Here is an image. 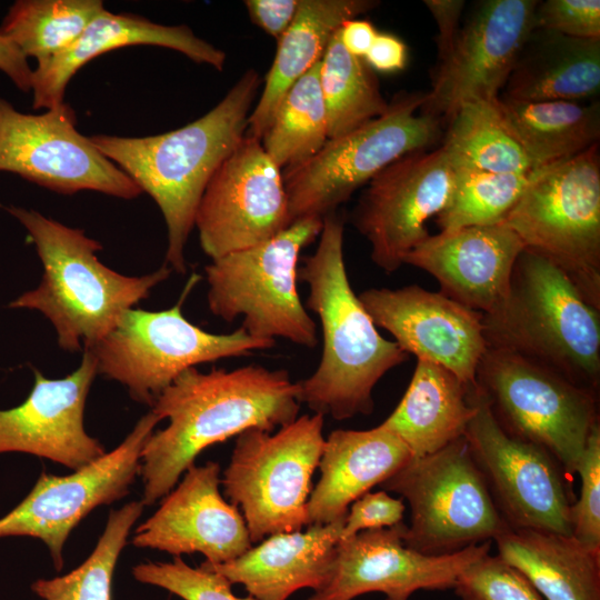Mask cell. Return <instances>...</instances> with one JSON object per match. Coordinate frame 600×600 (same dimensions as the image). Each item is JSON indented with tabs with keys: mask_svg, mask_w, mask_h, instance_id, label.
I'll use <instances>...</instances> for the list:
<instances>
[{
	"mask_svg": "<svg viewBox=\"0 0 600 600\" xmlns=\"http://www.w3.org/2000/svg\"><path fill=\"white\" fill-rule=\"evenodd\" d=\"M300 386L284 369L249 364L233 370L196 367L179 374L151 412L168 426L152 432L141 452V502L166 497L208 447L250 428L272 432L298 418Z\"/></svg>",
	"mask_w": 600,
	"mask_h": 600,
	"instance_id": "1",
	"label": "cell"
},
{
	"mask_svg": "<svg viewBox=\"0 0 600 600\" xmlns=\"http://www.w3.org/2000/svg\"><path fill=\"white\" fill-rule=\"evenodd\" d=\"M260 84L258 71L247 70L204 116L161 134L90 137L158 204L168 231L166 264L178 273L187 271L184 249L202 194L246 136Z\"/></svg>",
	"mask_w": 600,
	"mask_h": 600,
	"instance_id": "2",
	"label": "cell"
},
{
	"mask_svg": "<svg viewBox=\"0 0 600 600\" xmlns=\"http://www.w3.org/2000/svg\"><path fill=\"white\" fill-rule=\"evenodd\" d=\"M343 236V218L337 211L326 216L318 247L298 269V279L309 289L304 307L318 316L323 341L318 368L299 381L300 402L336 420L370 414L373 388L408 357L379 333L352 290Z\"/></svg>",
	"mask_w": 600,
	"mask_h": 600,
	"instance_id": "3",
	"label": "cell"
},
{
	"mask_svg": "<svg viewBox=\"0 0 600 600\" xmlns=\"http://www.w3.org/2000/svg\"><path fill=\"white\" fill-rule=\"evenodd\" d=\"M28 231L43 266L39 286L9 303L13 309L41 312L53 326L58 344L73 352L91 349L118 323L121 314L147 299L169 278L171 268L141 276H123L97 257L100 242L82 229L71 228L40 212L10 207Z\"/></svg>",
	"mask_w": 600,
	"mask_h": 600,
	"instance_id": "4",
	"label": "cell"
},
{
	"mask_svg": "<svg viewBox=\"0 0 600 600\" xmlns=\"http://www.w3.org/2000/svg\"><path fill=\"white\" fill-rule=\"evenodd\" d=\"M481 321L487 348L514 353L598 392L600 309L549 260L523 249L506 298Z\"/></svg>",
	"mask_w": 600,
	"mask_h": 600,
	"instance_id": "5",
	"label": "cell"
},
{
	"mask_svg": "<svg viewBox=\"0 0 600 600\" xmlns=\"http://www.w3.org/2000/svg\"><path fill=\"white\" fill-rule=\"evenodd\" d=\"M322 223L303 218L263 242L211 260L204 268L209 310L227 322L242 317L241 328L253 338L314 348L317 324L297 280L301 250L319 238Z\"/></svg>",
	"mask_w": 600,
	"mask_h": 600,
	"instance_id": "6",
	"label": "cell"
},
{
	"mask_svg": "<svg viewBox=\"0 0 600 600\" xmlns=\"http://www.w3.org/2000/svg\"><path fill=\"white\" fill-rule=\"evenodd\" d=\"M502 223L600 309L599 143L540 168Z\"/></svg>",
	"mask_w": 600,
	"mask_h": 600,
	"instance_id": "7",
	"label": "cell"
},
{
	"mask_svg": "<svg viewBox=\"0 0 600 600\" xmlns=\"http://www.w3.org/2000/svg\"><path fill=\"white\" fill-rule=\"evenodd\" d=\"M426 92H399L378 118L324 146L302 164L282 171L291 223L323 219L401 157L437 147L443 123L422 112Z\"/></svg>",
	"mask_w": 600,
	"mask_h": 600,
	"instance_id": "8",
	"label": "cell"
},
{
	"mask_svg": "<svg viewBox=\"0 0 600 600\" xmlns=\"http://www.w3.org/2000/svg\"><path fill=\"white\" fill-rule=\"evenodd\" d=\"M320 413L304 414L270 432L250 428L237 436L221 484L239 507L251 542L308 526L311 478L323 451Z\"/></svg>",
	"mask_w": 600,
	"mask_h": 600,
	"instance_id": "9",
	"label": "cell"
},
{
	"mask_svg": "<svg viewBox=\"0 0 600 600\" xmlns=\"http://www.w3.org/2000/svg\"><path fill=\"white\" fill-rule=\"evenodd\" d=\"M492 414L509 436L538 446L576 472L599 423L597 391L514 353L487 348L476 373Z\"/></svg>",
	"mask_w": 600,
	"mask_h": 600,
	"instance_id": "10",
	"label": "cell"
},
{
	"mask_svg": "<svg viewBox=\"0 0 600 600\" xmlns=\"http://www.w3.org/2000/svg\"><path fill=\"white\" fill-rule=\"evenodd\" d=\"M379 487L408 501L411 518L403 542L424 554L459 552L508 529L464 436L433 453L412 457Z\"/></svg>",
	"mask_w": 600,
	"mask_h": 600,
	"instance_id": "11",
	"label": "cell"
},
{
	"mask_svg": "<svg viewBox=\"0 0 600 600\" xmlns=\"http://www.w3.org/2000/svg\"><path fill=\"white\" fill-rule=\"evenodd\" d=\"M182 300L161 311L126 310L116 327L87 349L96 358L98 373L123 384L133 400L152 407L187 369L276 343L253 338L241 327L230 333L204 331L183 316Z\"/></svg>",
	"mask_w": 600,
	"mask_h": 600,
	"instance_id": "12",
	"label": "cell"
},
{
	"mask_svg": "<svg viewBox=\"0 0 600 600\" xmlns=\"http://www.w3.org/2000/svg\"><path fill=\"white\" fill-rule=\"evenodd\" d=\"M66 102L40 114L23 113L0 97V171L53 192L89 190L130 200L139 186L77 129Z\"/></svg>",
	"mask_w": 600,
	"mask_h": 600,
	"instance_id": "13",
	"label": "cell"
},
{
	"mask_svg": "<svg viewBox=\"0 0 600 600\" xmlns=\"http://www.w3.org/2000/svg\"><path fill=\"white\" fill-rule=\"evenodd\" d=\"M470 398L477 411L464 438L504 523L572 536L562 467L542 448L506 433L478 386Z\"/></svg>",
	"mask_w": 600,
	"mask_h": 600,
	"instance_id": "14",
	"label": "cell"
},
{
	"mask_svg": "<svg viewBox=\"0 0 600 600\" xmlns=\"http://www.w3.org/2000/svg\"><path fill=\"white\" fill-rule=\"evenodd\" d=\"M160 419L151 411L112 451L73 473L42 472L28 496L0 518V538L33 537L49 549L57 570L62 550L79 522L99 506L122 499L141 470V452Z\"/></svg>",
	"mask_w": 600,
	"mask_h": 600,
	"instance_id": "15",
	"label": "cell"
},
{
	"mask_svg": "<svg viewBox=\"0 0 600 600\" xmlns=\"http://www.w3.org/2000/svg\"><path fill=\"white\" fill-rule=\"evenodd\" d=\"M456 172L453 161L439 144L401 157L366 184L351 220L368 240L377 267L394 272L429 236L426 223L448 203Z\"/></svg>",
	"mask_w": 600,
	"mask_h": 600,
	"instance_id": "16",
	"label": "cell"
},
{
	"mask_svg": "<svg viewBox=\"0 0 600 600\" xmlns=\"http://www.w3.org/2000/svg\"><path fill=\"white\" fill-rule=\"evenodd\" d=\"M291 224L282 170L244 136L210 179L194 227L211 259L263 242Z\"/></svg>",
	"mask_w": 600,
	"mask_h": 600,
	"instance_id": "17",
	"label": "cell"
},
{
	"mask_svg": "<svg viewBox=\"0 0 600 600\" xmlns=\"http://www.w3.org/2000/svg\"><path fill=\"white\" fill-rule=\"evenodd\" d=\"M537 0L478 2L439 61L421 111L444 123L464 103L496 101L533 30Z\"/></svg>",
	"mask_w": 600,
	"mask_h": 600,
	"instance_id": "18",
	"label": "cell"
},
{
	"mask_svg": "<svg viewBox=\"0 0 600 600\" xmlns=\"http://www.w3.org/2000/svg\"><path fill=\"white\" fill-rule=\"evenodd\" d=\"M404 529L400 522L340 539L327 580L307 600H353L369 592H381L386 600H409L418 590H447L491 548V541H486L429 556L404 544Z\"/></svg>",
	"mask_w": 600,
	"mask_h": 600,
	"instance_id": "19",
	"label": "cell"
},
{
	"mask_svg": "<svg viewBox=\"0 0 600 600\" xmlns=\"http://www.w3.org/2000/svg\"><path fill=\"white\" fill-rule=\"evenodd\" d=\"M358 297L376 327L391 333L407 354L442 366L469 388L477 387L487 350L481 312L417 284L370 288Z\"/></svg>",
	"mask_w": 600,
	"mask_h": 600,
	"instance_id": "20",
	"label": "cell"
},
{
	"mask_svg": "<svg viewBox=\"0 0 600 600\" xmlns=\"http://www.w3.org/2000/svg\"><path fill=\"white\" fill-rule=\"evenodd\" d=\"M97 361L84 350L79 367L61 379L34 369V383L26 400L0 410V454L22 452L60 463L73 471L106 453L84 429L83 418Z\"/></svg>",
	"mask_w": 600,
	"mask_h": 600,
	"instance_id": "21",
	"label": "cell"
},
{
	"mask_svg": "<svg viewBox=\"0 0 600 600\" xmlns=\"http://www.w3.org/2000/svg\"><path fill=\"white\" fill-rule=\"evenodd\" d=\"M220 466L192 464L160 508L136 530L133 546L174 557L202 553L206 562L231 561L252 547L242 513L220 493Z\"/></svg>",
	"mask_w": 600,
	"mask_h": 600,
	"instance_id": "22",
	"label": "cell"
},
{
	"mask_svg": "<svg viewBox=\"0 0 600 600\" xmlns=\"http://www.w3.org/2000/svg\"><path fill=\"white\" fill-rule=\"evenodd\" d=\"M524 246L504 223L471 226L429 234L404 258L433 276L440 292L481 313L506 298Z\"/></svg>",
	"mask_w": 600,
	"mask_h": 600,
	"instance_id": "23",
	"label": "cell"
},
{
	"mask_svg": "<svg viewBox=\"0 0 600 600\" xmlns=\"http://www.w3.org/2000/svg\"><path fill=\"white\" fill-rule=\"evenodd\" d=\"M137 44L176 50L218 71L226 62L223 50L197 37L186 24L164 26L140 16L103 9L69 47L32 69V108L49 110L60 106L70 79L81 67L103 53Z\"/></svg>",
	"mask_w": 600,
	"mask_h": 600,
	"instance_id": "24",
	"label": "cell"
},
{
	"mask_svg": "<svg viewBox=\"0 0 600 600\" xmlns=\"http://www.w3.org/2000/svg\"><path fill=\"white\" fill-rule=\"evenodd\" d=\"M344 520L308 526L269 536L238 558L201 567L242 584L256 600H287L304 588L319 589L327 580Z\"/></svg>",
	"mask_w": 600,
	"mask_h": 600,
	"instance_id": "25",
	"label": "cell"
},
{
	"mask_svg": "<svg viewBox=\"0 0 600 600\" xmlns=\"http://www.w3.org/2000/svg\"><path fill=\"white\" fill-rule=\"evenodd\" d=\"M412 454L381 423L369 430L332 431L319 461L320 479L308 503V526L346 519L350 504L401 469Z\"/></svg>",
	"mask_w": 600,
	"mask_h": 600,
	"instance_id": "26",
	"label": "cell"
},
{
	"mask_svg": "<svg viewBox=\"0 0 600 600\" xmlns=\"http://www.w3.org/2000/svg\"><path fill=\"white\" fill-rule=\"evenodd\" d=\"M600 92V39L533 29L499 97L514 101H592Z\"/></svg>",
	"mask_w": 600,
	"mask_h": 600,
	"instance_id": "27",
	"label": "cell"
},
{
	"mask_svg": "<svg viewBox=\"0 0 600 600\" xmlns=\"http://www.w3.org/2000/svg\"><path fill=\"white\" fill-rule=\"evenodd\" d=\"M379 4L376 0H300L292 24L278 41L263 90L248 118L246 136L261 140L286 93L321 60L342 22Z\"/></svg>",
	"mask_w": 600,
	"mask_h": 600,
	"instance_id": "28",
	"label": "cell"
},
{
	"mask_svg": "<svg viewBox=\"0 0 600 600\" xmlns=\"http://www.w3.org/2000/svg\"><path fill=\"white\" fill-rule=\"evenodd\" d=\"M470 390L442 366L417 360L406 393L381 424L412 457L433 453L464 436L477 411Z\"/></svg>",
	"mask_w": 600,
	"mask_h": 600,
	"instance_id": "29",
	"label": "cell"
},
{
	"mask_svg": "<svg viewBox=\"0 0 600 600\" xmlns=\"http://www.w3.org/2000/svg\"><path fill=\"white\" fill-rule=\"evenodd\" d=\"M493 540L544 600H600V552L572 536L508 528Z\"/></svg>",
	"mask_w": 600,
	"mask_h": 600,
	"instance_id": "30",
	"label": "cell"
},
{
	"mask_svg": "<svg viewBox=\"0 0 600 600\" xmlns=\"http://www.w3.org/2000/svg\"><path fill=\"white\" fill-rule=\"evenodd\" d=\"M496 108L536 169L566 161L599 143V101H514L499 97Z\"/></svg>",
	"mask_w": 600,
	"mask_h": 600,
	"instance_id": "31",
	"label": "cell"
},
{
	"mask_svg": "<svg viewBox=\"0 0 600 600\" xmlns=\"http://www.w3.org/2000/svg\"><path fill=\"white\" fill-rule=\"evenodd\" d=\"M444 126L441 146L458 167L493 173L536 169L503 124L496 101L464 103Z\"/></svg>",
	"mask_w": 600,
	"mask_h": 600,
	"instance_id": "32",
	"label": "cell"
},
{
	"mask_svg": "<svg viewBox=\"0 0 600 600\" xmlns=\"http://www.w3.org/2000/svg\"><path fill=\"white\" fill-rule=\"evenodd\" d=\"M338 30L323 52L319 70L328 119V139L366 124L383 114L389 107L376 72L364 59L344 49Z\"/></svg>",
	"mask_w": 600,
	"mask_h": 600,
	"instance_id": "33",
	"label": "cell"
},
{
	"mask_svg": "<svg viewBox=\"0 0 600 600\" xmlns=\"http://www.w3.org/2000/svg\"><path fill=\"white\" fill-rule=\"evenodd\" d=\"M319 70L320 61L289 89L261 138L264 151L282 171L312 158L328 140Z\"/></svg>",
	"mask_w": 600,
	"mask_h": 600,
	"instance_id": "34",
	"label": "cell"
},
{
	"mask_svg": "<svg viewBox=\"0 0 600 600\" xmlns=\"http://www.w3.org/2000/svg\"><path fill=\"white\" fill-rule=\"evenodd\" d=\"M103 9L101 0H18L0 33L40 63L69 47Z\"/></svg>",
	"mask_w": 600,
	"mask_h": 600,
	"instance_id": "35",
	"label": "cell"
},
{
	"mask_svg": "<svg viewBox=\"0 0 600 600\" xmlns=\"http://www.w3.org/2000/svg\"><path fill=\"white\" fill-rule=\"evenodd\" d=\"M143 508L141 501H132L111 510L91 554L62 577L37 580L31 590L41 600H111L112 576L118 558Z\"/></svg>",
	"mask_w": 600,
	"mask_h": 600,
	"instance_id": "36",
	"label": "cell"
},
{
	"mask_svg": "<svg viewBox=\"0 0 600 600\" xmlns=\"http://www.w3.org/2000/svg\"><path fill=\"white\" fill-rule=\"evenodd\" d=\"M454 167L453 190L437 216L440 231L502 223L540 169L522 173H493Z\"/></svg>",
	"mask_w": 600,
	"mask_h": 600,
	"instance_id": "37",
	"label": "cell"
},
{
	"mask_svg": "<svg viewBox=\"0 0 600 600\" xmlns=\"http://www.w3.org/2000/svg\"><path fill=\"white\" fill-rule=\"evenodd\" d=\"M133 577L143 583L160 587L183 600H256L237 597L231 583L221 574L203 567L193 568L180 557L171 562H146L132 569Z\"/></svg>",
	"mask_w": 600,
	"mask_h": 600,
	"instance_id": "38",
	"label": "cell"
},
{
	"mask_svg": "<svg viewBox=\"0 0 600 600\" xmlns=\"http://www.w3.org/2000/svg\"><path fill=\"white\" fill-rule=\"evenodd\" d=\"M452 589L460 600H544L520 570L490 553L467 567Z\"/></svg>",
	"mask_w": 600,
	"mask_h": 600,
	"instance_id": "39",
	"label": "cell"
},
{
	"mask_svg": "<svg viewBox=\"0 0 600 600\" xmlns=\"http://www.w3.org/2000/svg\"><path fill=\"white\" fill-rule=\"evenodd\" d=\"M576 472L581 478L580 497L572 504V537L600 552V424L587 440Z\"/></svg>",
	"mask_w": 600,
	"mask_h": 600,
	"instance_id": "40",
	"label": "cell"
},
{
	"mask_svg": "<svg viewBox=\"0 0 600 600\" xmlns=\"http://www.w3.org/2000/svg\"><path fill=\"white\" fill-rule=\"evenodd\" d=\"M533 29L551 30L571 38L600 39V1H538Z\"/></svg>",
	"mask_w": 600,
	"mask_h": 600,
	"instance_id": "41",
	"label": "cell"
},
{
	"mask_svg": "<svg viewBox=\"0 0 600 600\" xmlns=\"http://www.w3.org/2000/svg\"><path fill=\"white\" fill-rule=\"evenodd\" d=\"M404 503L387 491L366 492L354 500L346 516L341 538H350L361 531L390 528L402 522Z\"/></svg>",
	"mask_w": 600,
	"mask_h": 600,
	"instance_id": "42",
	"label": "cell"
},
{
	"mask_svg": "<svg viewBox=\"0 0 600 600\" xmlns=\"http://www.w3.org/2000/svg\"><path fill=\"white\" fill-rule=\"evenodd\" d=\"M300 0H246L251 21L277 42L292 24Z\"/></svg>",
	"mask_w": 600,
	"mask_h": 600,
	"instance_id": "43",
	"label": "cell"
},
{
	"mask_svg": "<svg viewBox=\"0 0 600 600\" xmlns=\"http://www.w3.org/2000/svg\"><path fill=\"white\" fill-rule=\"evenodd\" d=\"M438 27L436 38L438 60H442L452 49L461 29V18L466 6L463 0H424Z\"/></svg>",
	"mask_w": 600,
	"mask_h": 600,
	"instance_id": "44",
	"label": "cell"
},
{
	"mask_svg": "<svg viewBox=\"0 0 600 600\" xmlns=\"http://www.w3.org/2000/svg\"><path fill=\"white\" fill-rule=\"evenodd\" d=\"M363 59L374 72L394 73L406 68L408 48L397 36L378 32Z\"/></svg>",
	"mask_w": 600,
	"mask_h": 600,
	"instance_id": "45",
	"label": "cell"
},
{
	"mask_svg": "<svg viewBox=\"0 0 600 600\" xmlns=\"http://www.w3.org/2000/svg\"><path fill=\"white\" fill-rule=\"evenodd\" d=\"M0 71L10 78L18 89L31 90L32 69L23 53L0 33Z\"/></svg>",
	"mask_w": 600,
	"mask_h": 600,
	"instance_id": "46",
	"label": "cell"
},
{
	"mask_svg": "<svg viewBox=\"0 0 600 600\" xmlns=\"http://www.w3.org/2000/svg\"><path fill=\"white\" fill-rule=\"evenodd\" d=\"M338 32L344 49L363 59L379 31L369 20L352 18L343 21Z\"/></svg>",
	"mask_w": 600,
	"mask_h": 600,
	"instance_id": "47",
	"label": "cell"
}]
</instances>
